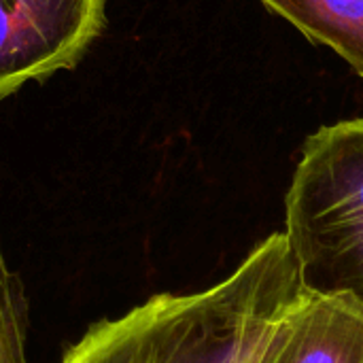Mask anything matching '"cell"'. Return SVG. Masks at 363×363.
<instances>
[{
  "instance_id": "cell-2",
  "label": "cell",
  "mask_w": 363,
  "mask_h": 363,
  "mask_svg": "<svg viewBox=\"0 0 363 363\" xmlns=\"http://www.w3.org/2000/svg\"><path fill=\"white\" fill-rule=\"evenodd\" d=\"M283 234L302 294L363 308V119L308 136L285 198Z\"/></svg>"
},
{
  "instance_id": "cell-6",
  "label": "cell",
  "mask_w": 363,
  "mask_h": 363,
  "mask_svg": "<svg viewBox=\"0 0 363 363\" xmlns=\"http://www.w3.org/2000/svg\"><path fill=\"white\" fill-rule=\"evenodd\" d=\"M264 340H266V338H264ZM262 345H264V342H262ZM262 345H259L257 349H253V351H251V353H249V355L245 357V362H242V363H259V353H262Z\"/></svg>"
},
{
  "instance_id": "cell-4",
  "label": "cell",
  "mask_w": 363,
  "mask_h": 363,
  "mask_svg": "<svg viewBox=\"0 0 363 363\" xmlns=\"http://www.w3.org/2000/svg\"><path fill=\"white\" fill-rule=\"evenodd\" d=\"M259 363H363V308L300 291L268 332Z\"/></svg>"
},
{
  "instance_id": "cell-5",
  "label": "cell",
  "mask_w": 363,
  "mask_h": 363,
  "mask_svg": "<svg viewBox=\"0 0 363 363\" xmlns=\"http://www.w3.org/2000/svg\"><path fill=\"white\" fill-rule=\"evenodd\" d=\"M306 38L330 47L363 79V0H262Z\"/></svg>"
},
{
  "instance_id": "cell-1",
  "label": "cell",
  "mask_w": 363,
  "mask_h": 363,
  "mask_svg": "<svg viewBox=\"0 0 363 363\" xmlns=\"http://www.w3.org/2000/svg\"><path fill=\"white\" fill-rule=\"evenodd\" d=\"M298 298L287 238L277 232L202 291L157 294L96 321L57 363H242Z\"/></svg>"
},
{
  "instance_id": "cell-3",
  "label": "cell",
  "mask_w": 363,
  "mask_h": 363,
  "mask_svg": "<svg viewBox=\"0 0 363 363\" xmlns=\"http://www.w3.org/2000/svg\"><path fill=\"white\" fill-rule=\"evenodd\" d=\"M106 0H0V100L72 68L104 30Z\"/></svg>"
}]
</instances>
